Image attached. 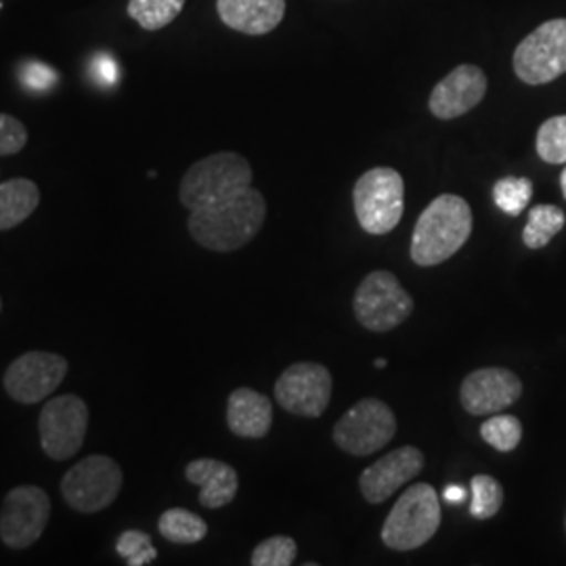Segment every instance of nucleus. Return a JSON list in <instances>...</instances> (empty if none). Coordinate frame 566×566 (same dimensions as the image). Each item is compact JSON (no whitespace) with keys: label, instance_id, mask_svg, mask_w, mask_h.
<instances>
[{"label":"nucleus","instance_id":"obj_1","mask_svg":"<svg viewBox=\"0 0 566 566\" xmlns=\"http://www.w3.org/2000/svg\"><path fill=\"white\" fill-rule=\"evenodd\" d=\"M266 202L263 193L248 187L221 202L196 208L189 214V233L212 252H235L252 242L263 229Z\"/></svg>","mask_w":566,"mask_h":566},{"label":"nucleus","instance_id":"obj_14","mask_svg":"<svg viewBox=\"0 0 566 566\" xmlns=\"http://www.w3.org/2000/svg\"><path fill=\"white\" fill-rule=\"evenodd\" d=\"M523 395L521 378L504 367H483L465 376L460 401L472 416H493L516 403Z\"/></svg>","mask_w":566,"mask_h":566},{"label":"nucleus","instance_id":"obj_6","mask_svg":"<svg viewBox=\"0 0 566 566\" xmlns=\"http://www.w3.org/2000/svg\"><path fill=\"white\" fill-rule=\"evenodd\" d=\"M122 481V468L112 458L88 455L65 472L61 481V495L72 510L95 514L116 502Z\"/></svg>","mask_w":566,"mask_h":566},{"label":"nucleus","instance_id":"obj_36","mask_svg":"<svg viewBox=\"0 0 566 566\" xmlns=\"http://www.w3.org/2000/svg\"><path fill=\"white\" fill-rule=\"evenodd\" d=\"M0 308H2V303H0Z\"/></svg>","mask_w":566,"mask_h":566},{"label":"nucleus","instance_id":"obj_35","mask_svg":"<svg viewBox=\"0 0 566 566\" xmlns=\"http://www.w3.org/2000/svg\"><path fill=\"white\" fill-rule=\"evenodd\" d=\"M376 367H380V369L386 367V359H376Z\"/></svg>","mask_w":566,"mask_h":566},{"label":"nucleus","instance_id":"obj_8","mask_svg":"<svg viewBox=\"0 0 566 566\" xmlns=\"http://www.w3.org/2000/svg\"><path fill=\"white\" fill-rule=\"evenodd\" d=\"M353 306L357 322L371 332H390L413 313L411 296L388 271L369 273L357 287Z\"/></svg>","mask_w":566,"mask_h":566},{"label":"nucleus","instance_id":"obj_31","mask_svg":"<svg viewBox=\"0 0 566 566\" xmlns=\"http://www.w3.org/2000/svg\"><path fill=\"white\" fill-rule=\"evenodd\" d=\"M23 81H25V84H28L30 88L42 91V88H49L51 84L57 82V74H55L51 67H46V65L30 63V65L25 67V72H23Z\"/></svg>","mask_w":566,"mask_h":566},{"label":"nucleus","instance_id":"obj_11","mask_svg":"<svg viewBox=\"0 0 566 566\" xmlns=\"http://www.w3.org/2000/svg\"><path fill=\"white\" fill-rule=\"evenodd\" d=\"M51 518V500L41 486L11 489L0 510V539L11 549L34 546Z\"/></svg>","mask_w":566,"mask_h":566},{"label":"nucleus","instance_id":"obj_34","mask_svg":"<svg viewBox=\"0 0 566 566\" xmlns=\"http://www.w3.org/2000/svg\"><path fill=\"white\" fill-rule=\"evenodd\" d=\"M560 187H563V196H565L566 200V168L563 170V175H560Z\"/></svg>","mask_w":566,"mask_h":566},{"label":"nucleus","instance_id":"obj_24","mask_svg":"<svg viewBox=\"0 0 566 566\" xmlns=\"http://www.w3.org/2000/svg\"><path fill=\"white\" fill-rule=\"evenodd\" d=\"M470 491H472V504H470V514L476 521H489L493 518L502 506H504V489L500 485L497 479L489 474H476L470 481Z\"/></svg>","mask_w":566,"mask_h":566},{"label":"nucleus","instance_id":"obj_25","mask_svg":"<svg viewBox=\"0 0 566 566\" xmlns=\"http://www.w3.org/2000/svg\"><path fill=\"white\" fill-rule=\"evenodd\" d=\"M533 198V182L526 177H504L493 185V200L510 217H518Z\"/></svg>","mask_w":566,"mask_h":566},{"label":"nucleus","instance_id":"obj_30","mask_svg":"<svg viewBox=\"0 0 566 566\" xmlns=\"http://www.w3.org/2000/svg\"><path fill=\"white\" fill-rule=\"evenodd\" d=\"M28 143V130L18 118L0 114V156H15Z\"/></svg>","mask_w":566,"mask_h":566},{"label":"nucleus","instance_id":"obj_7","mask_svg":"<svg viewBox=\"0 0 566 566\" xmlns=\"http://www.w3.org/2000/svg\"><path fill=\"white\" fill-rule=\"evenodd\" d=\"M514 74L528 86H542L566 74V18L549 20L525 36L512 57Z\"/></svg>","mask_w":566,"mask_h":566},{"label":"nucleus","instance_id":"obj_15","mask_svg":"<svg viewBox=\"0 0 566 566\" xmlns=\"http://www.w3.org/2000/svg\"><path fill=\"white\" fill-rule=\"evenodd\" d=\"M485 72L476 65H458L449 72L443 81L439 82L428 99V107L434 118L439 120H455L472 112L479 103L485 99Z\"/></svg>","mask_w":566,"mask_h":566},{"label":"nucleus","instance_id":"obj_13","mask_svg":"<svg viewBox=\"0 0 566 566\" xmlns=\"http://www.w3.org/2000/svg\"><path fill=\"white\" fill-rule=\"evenodd\" d=\"M275 399L294 416L319 418L332 399V374L319 364L290 365L275 382Z\"/></svg>","mask_w":566,"mask_h":566},{"label":"nucleus","instance_id":"obj_29","mask_svg":"<svg viewBox=\"0 0 566 566\" xmlns=\"http://www.w3.org/2000/svg\"><path fill=\"white\" fill-rule=\"evenodd\" d=\"M116 549L122 558H126V565L130 566L149 565L158 556V549L151 546V537L135 528L122 533Z\"/></svg>","mask_w":566,"mask_h":566},{"label":"nucleus","instance_id":"obj_10","mask_svg":"<svg viewBox=\"0 0 566 566\" xmlns=\"http://www.w3.org/2000/svg\"><path fill=\"white\" fill-rule=\"evenodd\" d=\"M88 430V407L78 395H61L42 407L39 418L42 451L63 462L74 458Z\"/></svg>","mask_w":566,"mask_h":566},{"label":"nucleus","instance_id":"obj_3","mask_svg":"<svg viewBox=\"0 0 566 566\" xmlns=\"http://www.w3.org/2000/svg\"><path fill=\"white\" fill-rule=\"evenodd\" d=\"M252 166L233 151H219L193 164L182 177L179 198L185 208L196 210L221 202L252 187Z\"/></svg>","mask_w":566,"mask_h":566},{"label":"nucleus","instance_id":"obj_16","mask_svg":"<svg viewBox=\"0 0 566 566\" xmlns=\"http://www.w3.org/2000/svg\"><path fill=\"white\" fill-rule=\"evenodd\" d=\"M424 468V455L418 447L405 446L390 451L376 464L365 468L359 486L369 504H382L405 483L418 476Z\"/></svg>","mask_w":566,"mask_h":566},{"label":"nucleus","instance_id":"obj_20","mask_svg":"<svg viewBox=\"0 0 566 566\" xmlns=\"http://www.w3.org/2000/svg\"><path fill=\"white\" fill-rule=\"evenodd\" d=\"M41 203V189L30 179H11L0 185V231L30 219Z\"/></svg>","mask_w":566,"mask_h":566},{"label":"nucleus","instance_id":"obj_12","mask_svg":"<svg viewBox=\"0 0 566 566\" xmlns=\"http://www.w3.org/2000/svg\"><path fill=\"white\" fill-rule=\"evenodd\" d=\"M67 374V361L57 353L32 350L18 357L7 367L2 386L7 395L21 405L44 401L53 390L60 388Z\"/></svg>","mask_w":566,"mask_h":566},{"label":"nucleus","instance_id":"obj_23","mask_svg":"<svg viewBox=\"0 0 566 566\" xmlns=\"http://www.w3.org/2000/svg\"><path fill=\"white\" fill-rule=\"evenodd\" d=\"M185 0H128V18L137 21L143 30L156 32L170 25L181 15Z\"/></svg>","mask_w":566,"mask_h":566},{"label":"nucleus","instance_id":"obj_17","mask_svg":"<svg viewBox=\"0 0 566 566\" xmlns=\"http://www.w3.org/2000/svg\"><path fill=\"white\" fill-rule=\"evenodd\" d=\"M224 25L248 36L273 32L285 15V0H217Z\"/></svg>","mask_w":566,"mask_h":566},{"label":"nucleus","instance_id":"obj_9","mask_svg":"<svg viewBox=\"0 0 566 566\" xmlns=\"http://www.w3.org/2000/svg\"><path fill=\"white\" fill-rule=\"evenodd\" d=\"M397 418L388 405L378 399H364L353 405L338 424L334 426V441L355 458H365L392 441Z\"/></svg>","mask_w":566,"mask_h":566},{"label":"nucleus","instance_id":"obj_32","mask_svg":"<svg viewBox=\"0 0 566 566\" xmlns=\"http://www.w3.org/2000/svg\"><path fill=\"white\" fill-rule=\"evenodd\" d=\"M97 67H99V76H102L103 82L114 84V82L118 81V65L114 63L112 57L102 55V57L97 60Z\"/></svg>","mask_w":566,"mask_h":566},{"label":"nucleus","instance_id":"obj_5","mask_svg":"<svg viewBox=\"0 0 566 566\" xmlns=\"http://www.w3.org/2000/svg\"><path fill=\"white\" fill-rule=\"evenodd\" d=\"M353 203L357 221L369 235L390 233L403 217V177L386 166L367 170L355 182Z\"/></svg>","mask_w":566,"mask_h":566},{"label":"nucleus","instance_id":"obj_28","mask_svg":"<svg viewBox=\"0 0 566 566\" xmlns=\"http://www.w3.org/2000/svg\"><path fill=\"white\" fill-rule=\"evenodd\" d=\"M298 554V546L292 537L275 535L254 547L250 563L254 566H290Z\"/></svg>","mask_w":566,"mask_h":566},{"label":"nucleus","instance_id":"obj_19","mask_svg":"<svg viewBox=\"0 0 566 566\" xmlns=\"http://www.w3.org/2000/svg\"><path fill=\"white\" fill-rule=\"evenodd\" d=\"M185 476L189 483L200 486V504L210 510L227 506L235 500L240 479L233 465L224 464L221 460L202 458L193 460L185 468Z\"/></svg>","mask_w":566,"mask_h":566},{"label":"nucleus","instance_id":"obj_37","mask_svg":"<svg viewBox=\"0 0 566 566\" xmlns=\"http://www.w3.org/2000/svg\"><path fill=\"white\" fill-rule=\"evenodd\" d=\"M0 7H2V2H0Z\"/></svg>","mask_w":566,"mask_h":566},{"label":"nucleus","instance_id":"obj_26","mask_svg":"<svg viewBox=\"0 0 566 566\" xmlns=\"http://www.w3.org/2000/svg\"><path fill=\"white\" fill-rule=\"evenodd\" d=\"M481 437L500 453H510L523 441V424L516 416H493L481 426Z\"/></svg>","mask_w":566,"mask_h":566},{"label":"nucleus","instance_id":"obj_18","mask_svg":"<svg viewBox=\"0 0 566 566\" xmlns=\"http://www.w3.org/2000/svg\"><path fill=\"white\" fill-rule=\"evenodd\" d=\"M273 407L269 397L252 388H238L227 401V424L240 439H263L271 430Z\"/></svg>","mask_w":566,"mask_h":566},{"label":"nucleus","instance_id":"obj_38","mask_svg":"<svg viewBox=\"0 0 566 566\" xmlns=\"http://www.w3.org/2000/svg\"><path fill=\"white\" fill-rule=\"evenodd\" d=\"M565 526H566V518H565Z\"/></svg>","mask_w":566,"mask_h":566},{"label":"nucleus","instance_id":"obj_33","mask_svg":"<svg viewBox=\"0 0 566 566\" xmlns=\"http://www.w3.org/2000/svg\"><path fill=\"white\" fill-rule=\"evenodd\" d=\"M443 500L447 504H462L465 500V491L460 485H449L443 491Z\"/></svg>","mask_w":566,"mask_h":566},{"label":"nucleus","instance_id":"obj_21","mask_svg":"<svg viewBox=\"0 0 566 566\" xmlns=\"http://www.w3.org/2000/svg\"><path fill=\"white\" fill-rule=\"evenodd\" d=\"M565 212L558 206L539 203L528 210L523 242L531 250H542L565 229Z\"/></svg>","mask_w":566,"mask_h":566},{"label":"nucleus","instance_id":"obj_4","mask_svg":"<svg viewBox=\"0 0 566 566\" xmlns=\"http://www.w3.org/2000/svg\"><path fill=\"white\" fill-rule=\"evenodd\" d=\"M441 525V504L437 491L426 483L409 486L399 502L390 510L382 542L397 552H409L424 546L434 537Z\"/></svg>","mask_w":566,"mask_h":566},{"label":"nucleus","instance_id":"obj_27","mask_svg":"<svg viewBox=\"0 0 566 566\" xmlns=\"http://www.w3.org/2000/svg\"><path fill=\"white\" fill-rule=\"evenodd\" d=\"M537 156L547 164H566V116L547 118L535 139Z\"/></svg>","mask_w":566,"mask_h":566},{"label":"nucleus","instance_id":"obj_2","mask_svg":"<svg viewBox=\"0 0 566 566\" xmlns=\"http://www.w3.org/2000/svg\"><path fill=\"white\" fill-rule=\"evenodd\" d=\"M472 210L464 198L443 193L426 206L411 238V261L420 266L446 263L472 235Z\"/></svg>","mask_w":566,"mask_h":566},{"label":"nucleus","instance_id":"obj_22","mask_svg":"<svg viewBox=\"0 0 566 566\" xmlns=\"http://www.w3.org/2000/svg\"><path fill=\"white\" fill-rule=\"evenodd\" d=\"M160 535L172 544H198L208 535V525L185 507H170L160 516Z\"/></svg>","mask_w":566,"mask_h":566}]
</instances>
